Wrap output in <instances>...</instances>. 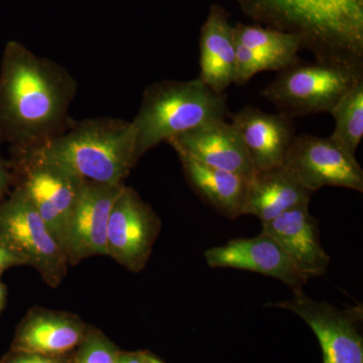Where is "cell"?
I'll use <instances>...</instances> for the list:
<instances>
[{
    "label": "cell",
    "instance_id": "obj_22",
    "mask_svg": "<svg viewBox=\"0 0 363 363\" xmlns=\"http://www.w3.org/2000/svg\"><path fill=\"white\" fill-rule=\"evenodd\" d=\"M121 350L95 327L90 326L85 338L74 352L73 363H116Z\"/></svg>",
    "mask_w": 363,
    "mask_h": 363
},
{
    "label": "cell",
    "instance_id": "obj_25",
    "mask_svg": "<svg viewBox=\"0 0 363 363\" xmlns=\"http://www.w3.org/2000/svg\"><path fill=\"white\" fill-rule=\"evenodd\" d=\"M26 266V260L0 238V277L11 267Z\"/></svg>",
    "mask_w": 363,
    "mask_h": 363
},
{
    "label": "cell",
    "instance_id": "obj_3",
    "mask_svg": "<svg viewBox=\"0 0 363 363\" xmlns=\"http://www.w3.org/2000/svg\"><path fill=\"white\" fill-rule=\"evenodd\" d=\"M40 147L47 156L94 183L123 185L138 164L133 123L114 117L73 121L65 133Z\"/></svg>",
    "mask_w": 363,
    "mask_h": 363
},
{
    "label": "cell",
    "instance_id": "obj_18",
    "mask_svg": "<svg viewBox=\"0 0 363 363\" xmlns=\"http://www.w3.org/2000/svg\"><path fill=\"white\" fill-rule=\"evenodd\" d=\"M312 193L306 190L285 167L257 171L248 181L242 215L271 221L293 208L309 204Z\"/></svg>",
    "mask_w": 363,
    "mask_h": 363
},
{
    "label": "cell",
    "instance_id": "obj_14",
    "mask_svg": "<svg viewBox=\"0 0 363 363\" xmlns=\"http://www.w3.org/2000/svg\"><path fill=\"white\" fill-rule=\"evenodd\" d=\"M309 204L293 208L272 220L262 223V233L279 243L307 281L323 276L330 262V257L320 241L318 221L310 214Z\"/></svg>",
    "mask_w": 363,
    "mask_h": 363
},
{
    "label": "cell",
    "instance_id": "obj_24",
    "mask_svg": "<svg viewBox=\"0 0 363 363\" xmlns=\"http://www.w3.org/2000/svg\"><path fill=\"white\" fill-rule=\"evenodd\" d=\"M74 352L64 355H48L9 350L1 358L0 363H73Z\"/></svg>",
    "mask_w": 363,
    "mask_h": 363
},
{
    "label": "cell",
    "instance_id": "obj_10",
    "mask_svg": "<svg viewBox=\"0 0 363 363\" xmlns=\"http://www.w3.org/2000/svg\"><path fill=\"white\" fill-rule=\"evenodd\" d=\"M162 222L140 194L124 185L112 206L107 228V257L133 272L149 262Z\"/></svg>",
    "mask_w": 363,
    "mask_h": 363
},
{
    "label": "cell",
    "instance_id": "obj_23",
    "mask_svg": "<svg viewBox=\"0 0 363 363\" xmlns=\"http://www.w3.org/2000/svg\"><path fill=\"white\" fill-rule=\"evenodd\" d=\"M269 71L267 62L257 52L235 42L234 84L245 85L260 72Z\"/></svg>",
    "mask_w": 363,
    "mask_h": 363
},
{
    "label": "cell",
    "instance_id": "obj_8",
    "mask_svg": "<svg viewBox=\"0 0 363 363\" xmlns=\"http://www.w3.org/2000/svg\"><path fill=\"white\" fill-rule=\"evenodd\" d=\"M298 315L317 336L323 363H363L362 306L336 307L304 293L290 300L269 304Z\"/></svg>",
    "mask_w": 363,
    "mask_h": 363
},
{
    "label": "cell",
    "instance_id": "obj_2",
    "mask_svg": "<svg viewBox=\"0 0 363 363\" xmlns=\"http://www.w3.org/2000/svg\"><path fill=\"white\" fill-rule=\"evenodd\" d=\"M253 23L294 33L315 61L363 66V0H235Z\"/></svg>",
    "mask_w": 363,
    "mask_h": 363
},
{
    "label": "cell",
    "instance_id": "obj_1",
    "mask_svg": "<svg viewBox=\"0 0 363 363\" xmlns=\"http://www.w3.org/2000/svg\"><path fill=\"white\" fill-rule=\"evenodd\" d=\"M75 78L57 62L7 43L0 63V143L38 147L65 133Z\"/></svg>",
    "mask_w": 363,
    "mask_h": 363
},
{
    "label": "cell",
    "instance_id": "obj_19",
    "mask_svg": "<svg viewBox=\"0 0 363 363\" xmlns=\"http://www.w3.org/2000/svg\"><path fill=\"white\" fill-rule=\"evenodd\" d=\"M184 175L197 196L223 216L242 215L250 179L207 166L192 157L178 155Z\"/></svg>",
    "mask_w": 363,
    "mask_h": 363
},
{
    "label": "cell",
    "instance_id": "obj_4",
    "mask_svg": "<svg viewBox=\"0 0 363 363\" xmlns=\"http://www.w3.org/2000/svg\"><path fill=\"white\" fill-rule=\"evenodd\" d=\"M227 95L214 92L199 78L162 80L147 86L133 123L135 159H140L162 142L201 126L225 119Z\"/></svg>",
    "mask_w": 363,
    "mask_h": 363
},
{
    "label": "cell",
    "instance_id": "obj_9",
    "mask_svg": "<svg viewBox=\"0 0 363 363\" xmlns=\"http://www.w3.org/2000/svg\"><path fill=\"white\" fill-rule=\"evenodd\" d=\"M283 166L312 194L324 187L363 192V171L359 162L330 138L295 136Z\"/></svg>",
    "mask_w": 363,
    "mask_h": 363
},
{
    "label": "cell",
    "instance_id": "obj_28",
    "mask_svg": "<svg viewBox=\"0 0 363 363\" xmlns=\"http://www.w3.org/2000/svg\"><path fill=\"white\" fill-rule=\"evenodd\" d=\"M6 286H4V284L2 283L1 279H0V313H1L2 310L6 307Z\"/></svg>",
    "mask_w": 363,
    "mask_h": 363
},
{
    "label": "cell",
    "instance_id": "obj_29",
    "mask_svg": "<svg viewBox=\"0 0 363 363\" xmlns=\"http://www.w3.org/2000/svg\"><path fill=\"white\" fill-rule=\"evenodd\" d=\"M152 360H154V363H164L162 359H160L159 357H156V355H154Z\"/></svg>",
    "mask_w": 363,
    "mask_h": 363
},
{
    "label": "cell",
    "instance_id": "obj_6",
    "mask_svg": "<svg viewBox=\"0 0 363 363\" xmlns=\"http://www.w3.org/2000/svg\"><path fill=\"white\" fill-rule=\"evenodd\" d=\"M363 79V66L304 63L278 72L262 97L291 118L330 113L341 97Z\"/></svg>",
    "mask_w": 363,
    "mask_h": 363
},
{
    "label": "cell",
    "instance_id": "obj_15",
    "mask_svg": "<svg viewBox=\"0 0 363 363\" xmlns=\"http://www.w3.org/2000/svg\"><path fill=\"white\" fill-rule=\"evenodd\" d=\"M88 328L89 325L73 313L33 307L18 325L11 350L68 354L77 350Z\"/></svg>",
    "mask_w": 363,
    "mask_h": 363
},
{
    "label": "cell",
    "instance_id": "obj_16",
    "mask_svg": "<svg viewBox=\"0 0 363 363\" xmlns=\"http://www.w3.org/2000/svg\"><path fill=\"white\" fill-rule=\"evenodd\" d=\"M229 116L257 171L283 166L296 136L293 118L281 112L267 113L252 105H245Z\"/></svg>",
    "mask_w": 363,
    "mask_h": 363
},
{
    "label": "cell",
    "instance_id": "obj_27",
    "mask_svg": "<svg viewBox=\"0 0 363 363\" xmlns=\"http://www.w3.org/2000/svg\"><path fill=\"white\" fill-rule=\"evenodd\" d=\"M1 145V143H0ZM11 186V174L9 162L0 155V203L4 201V196L9 192Z\"/></svg>",
    "mask_w": 363,
    "mask_h": 363
},
{
    "label": "cell",
    "instance_id": "obj_5",
    "mask_svg": "<svg viewBox=\"0 0 363 363\" xmlns=\"http://www.w3.org/2000/svg\"><path fill=\"white\" fill-rule=\"evenodd\" d=\"M11 155L13 190L35 207L63 247L67 224L86 180L47 156L40 145L11 147Z\"/></svg>",
    "mask_w": 363,
    "mask_h": 363
},
{
    "label": "cell",
    "instance_id": "obj_7",
    "mask_svg": "<svg viewBox=\"0 0 363 363\" xmlns=\"http://www.w3.org/2000/svg\"><path fill=\"white\" fill-rule=\"evenodd\" d=\"M0 238L39 272L50 288H58L68 272L63 247L39 212L16 191L0 203Z\"/></svg>",
    "mask_w": 363,
    "mask_h": 363
},
{
    "label": "cell",
    "instance_id": "obj_17",
    "mask_svg": "<svg viewBox=\"0 0 363 363\" xmlns=\"http://www.w3.org/2000/svg\"><path fill=\"white\" fill-rule=\"evenodd\" d=\"M200 80L222 94L234 81L235 37L229 13L219 4H211L200 30Z\"/></svg>",
    "mask_w": 363,
    "mask_h": 363
},
{
    "label": "cell",
    "instance_id": "obj_13",
    "mask_svg": "<svg viewBox=\"0 0 363 363\" xmlns=\"http://www.w3.org/2000/svg\"><path fill=\"white\" fill-rule=\"evenodd\" d=\"M210 267L235 269L272 277L285 284L294 294L303 292L307 281L293 266L278 242L267 234L252 238H236L204 252Z\"/></svg>",
    "mask_w": 363,
    "mask_h": 363
},
{
    "label": "cell",
    "instance_id": "obj_12",
    "mask_svg": "<svg viewBox=\"0 0 363 363\" xmlns=\"http://www.w3.org/2000/svg\"><path fill=\"white\" fill-rule=\"evenodd\" d=\"M177 154L192 157L213 168L252 179L255 169L242 138L225 119L210 121L171 138Z\"/></svg>",
    "mask_w": 363,
    "mask_h": 363
},
{
    "label": "cell",
    "instance_id": "obj_26",
    "mask_svg": "<svg viewBox=\"0 0 363 363\" xmlns=\"http://www.w3.org/2000/svg\"><path fill=\"white\" fill-rule=\"evenodd\" d=\"M152 357H154V354L147 350H121L116 363H154Z\"/></svg>",
    "mask_w": 363,
    "mask_h": 363
},
{
    "label": "cell",
    "instance_id": "obj_11",
    "mask_svg": "<svg viewBox=\"0 0 363 363\" xmlns=\"http://www.w3.org/2000/svg\"><path fill=\"white\" fill-rule=\"evenodd\" d=\"M123 185L85 181L67 224L63 247L70 267L107 255V228L112 206Z\"/></svg>",
    "mask_w": 363,
    "mask_h": 363
},
{
    "label": "cell",
    "instance_id": "obj_20",
    "mask_svg": "<svg viewBox=\"0 0 363 363\" xmlns=\"http://www.w3.org/2000/svg\"><path fill=\"white\" fill-rule=\"evenodd\" d=\"M233 28L235 42L259 54L269 71L283 70L298 61V52L303 50L298 35L257 23L247 25L238 21Z\"/></svg>",
    "mask_w": 363,
    "mask_h": 363
},
{
    "label": "cell",
    "instance_id": "obj_21",
    "mask_svg": "<svg viewBox=\"0 0 363 363\" xmlns=\"http://www.w3.org/2000/svg\"><path fill=\"white\" fill-rule=\"evenodd\" d=\"M330 114L335 128L329 138L355 157L363 138V79L341 97Z\"/></svg>",
    "mask_w": 363,
    "mask_h": 363
}]
</instances>
